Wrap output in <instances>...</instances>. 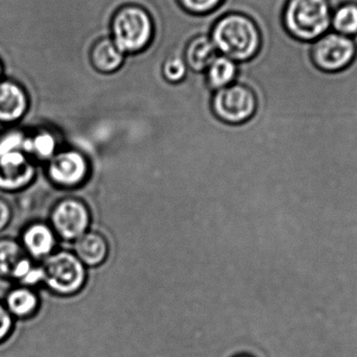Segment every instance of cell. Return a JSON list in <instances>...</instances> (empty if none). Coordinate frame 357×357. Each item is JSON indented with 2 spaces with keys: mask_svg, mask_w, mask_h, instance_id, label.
I'll return each instance as SVG.
<instances>
[{
  "mask_svg": "<svg viewBox=\"0 0 357 357\" xmlns=\"http://www.w3.org/2000/svg\"><path fill=\"white\" fill-rule=\"evenodd\" d=\"M209 37L218 54L237 64L249 62L261 48L259 26L253 18L239 12H229L212 25Z\"/></svg>",
  "mask_w": 357,
  "mask_h": 357,
  "instance_id": "1",
  "label": "cell"
},
{
  "mask_svg": "<svg viewBox=\"0 0 357 357\" xmlns=\"http://www.w3.org/2000/svg\"><path fill=\"white\" fill-rule=\"evenodd\" d=\"M331 14L329 0H285L281 21L289 37L310 44L331 31Z\"/></svg>",
  "mask_w": 357,
  "mask_h": 357,
  "instance_id": "2",
  "label": "cell"
},
{
  "mask_svg": "<svg viewBox=\"0 0 357 357\" xmlns=\"http://www.w3.org/2000/svg\"><path fill=\"white\" fill-rule=\"evenodd\" d=\"M154 33L152 15L139 4H125L113 15L110 37L127 56L146 50L154 39Z\"/></svg>",
  "mask_w": 357,
  "mask_h": 357,
  "instance_id": "3",
  "label": "cell"
},
{
  "mask_svg": "<svg viewBox=\"0 0 357 357\" xmlns=\"http://www.w3.org/2000/svg\"><path fill=\"white\" fill-rule=\"evenodd\" d=\"M357 54L356 40L333 31L308 44V59L314 69L326 75L347 70Z\"/></svg>",
  "mask_w": 357,
  "mask_h": 357,
  "instance_id": "4",
  "label": "cell"
},
{
  "mask_svg": "<svg viewBox=\"0 0 357 357\" xmlns=\"http://www.w3.org/2000/svg\"><path fill=\"white\" fill-rule=\"evenodd\" d=\"M41 266L44 271L43 285L54 295L73 297L85 285V266L70 252H54L41 262Z\"/></svg>",
  "mask_w": 357,
  "mask_h": 357,
  "instance_id": "5",
  "label": "cell"
},
{
  "mask_svg": "<svg viewBox=\"0 0 357 357\" xmlns=\"http://www.w3.org/2000/svg\"><path fill=\"white\" fill-rule=\"evenodd\" d=\"M212 108L222 121L241 123L253 116L257 109V96L250 86L234 83L216 90Z\"/></svg>",
  "mask_w": 357,
  "mask_h": 357,
  "instance_id": "6",
  "label": "cell"
},
{
  "mask_svg": "<svg viewBox=\"0 0 357 357\" xmlns=\"http://www.w3.org/2000/svg\"><path fill=\"white\" fill-rule=\"evenodd\" d=\"M90 215L83 202L75 197L61 199L52 207L50 225L56 236L71 241L85 234L89 226Z\"/></svg>",
  "mask_w": 357,
  "mask_h": 357,
  "instance_id": "7",
  "label": "cell"
},
{
  "mask_svg": "<svg viewBox=\"0 0 357 357\" xmlns=\"http://www.w3.org/2000/svg\"><path fill=\"white\" fill-rule=\"evenodd\" d=\"M38 165L23 151L0 156V192L17 193L33 184Z\"/></svg>",
  "mask_w": 357,
  "mask_h": 357,
  "instance_id": "8",
  "label": "cell"
},
{
  "mask_svg": "<svg viewBox=\"0 0 357 357\" xmlns=\"http://www.w3.org/2000/svg\"><path fill=\"white\" fill-rule=\"evenodd\" d=\"M45 171L52 184L60 188H73L85 180L88 165L85 157L77 151H59L45 163Z\"/></svg>",
  "mask_w": 357,
  "mask_h": 357,
  "instance_id": "9",
  "label": "cell"
},
{
  "mask_svg": "<svg viewBox=\"0 0 357 357\" xmlns=\"http://www.w3.org/2000/svg\"><path fill=\"white\" fill-rule=\"evenodd\" d=\"M31 104L33 98L22 84L8 77L0 81V125L2 127L18 126L29 114Z\"/></svg>",
  "mask_w": 357,
  "mask_h": 357,
  "instance_id": "10",
  "label": "cell"
},
{
  "mask_svg": "<svg viewBox=\"0 0 357 357\" xmlns=\"http://www.w3.org/2000/svg\"><path fill=\"white\" fill-rule=\"evenodd\" d=\"M56 238L58 236L50 222L33 220L23 227L18 241L25 255L41 264L56 252Z\"/></svg>",
  "mask_w": 357,
  "mask_h": 357,
  "instance_id": "11",
  "label": "cell"
},
{
  "mask_svg": "<svg viewBox=\"0 0 357 357\" xmlns=\"http://www.w3.org/2000/svg\"><path fill=\"white\" fill-rule=\"evenodd\" d=\"M2 302L16 321L31 320L38 314L42 306L41 297L35 289L19 284L6 291Z\"/></svg>",
  "mask_w": 357,
  "mask_h": 357,
  "instance_id": "12",
  "label": "cell"
},
{
  "mask_svg": "<svg viewBox=\"0 0 357 357\" xmlns=\"http://www.w3.org/2000/svg\"><path fill=\"white\" fill-rule=\"evenodd\" d=\"M59 139L48 128L27 129L24 153L36 163H47L59 152Z\"/></svg>",
  "mask_w": 357,
  "mask_h": 357,
  "instance_id": "13",
  "label": "cell"
},
{
  "mask_svg": "<svg viewBox=\"0 0 357 357\" xmlns=\"http://www.w3.org/2000/svg\"><path fill=\"white\" fill-rule=\"evenodd\" d=\"M127 54L113 41L110 36L98 40L90 50L92 67L104 75L116 73L123 67Z\"/></svg>",
  "mask_w": 357,
  "mask_h": 357,
  "instance_id": "14",
  "label": "cell"
},
{
  "mask_svg": "<svg viewBox=\"0 0 357 357\" xmlns=\"http://www.w3.org/2000/svg\"><path fill=\"white\" fill-rule=\"evenodd\" d=\"M218 54L209 35H197L187 42L184 60L189 70L195 73H204Z\"/></svg>",
  "mask_w": 357,
  "mask_h": 357,
  "instance_id": "15",
  "label": "cell"
},
{
  "mask_svg": "<svg viewBox=\"0 0 357 357\" xmlns=\"http://www.w3.org/2000/svg\"><path fill=\"white\" fill-rule=\"evenodd\" d=\"M208 87L214 90L228 87L236 83L238 77V64L227 56L218 54L215 60L204 73Z\"/></svg>",
  "mask_w": 357,
  "mask_h": 357,
  "instance_id": "16",
  "label": "cell"
},
{
  "mask_svg": "<svg viewBox=\"0 0 357 357\" xmlns=\"http://www.w3.org/2000/svg\"><path fill=\"white\" fill-rule=\"evenodd\" d=\"M77 257L90 266H98L106 259L108 245L106 239L98 233H85L75 243Z\"/></svg>",
  "mask_w": 357,
  "mask_h": 357,
  "instance_id": "17",
  "label": "cell"
},
{
  "mask_svg": "<svg viewBox=\"0 0 357 357\" xmlns=\"http://www.w3.org/2000/svg\"><path fill=\"white\" fill-rule=\"evenodd\" d=\"M331 31L356 39L357 37V2H343L333 8Z\"/></svg>",
  "mask_w": 357,
  "mask_h": 357,
  "instance_id": "18",
  "label": "cell"
},
{
  "mask_svg": "<svg viewBox=\"0 0 357 357\" xmlns=\"http://www.w3.org/2000/svg\"><path fill=\"white\" fill-rule=\"evenodd\" d=\"M24 255L18 238L0 237V279L10 281L15 266Z\"/></svg>",
  "mask_w": 357,
  "mask_h": 357,
  "instance_id": "19",
  "label": "cell"
},
{
  "mask_svg": "<svg viewBox=\"0 0 357 357\" xmlns=\"http://www.w3.org/2000/svg\"><path fill=\"white\" fill-rule=\"evenodd\" d=\"M189 69L184 60V50L172 52L163 61L161 75L169 84H180L186 79Z\"/></svg>",
  "mask_w": 357,
  "mask_h": 357,
  "instance_id": "20",
  "label": "cell"
},
{
  "mask_svg": "<svg viewBox=\"0 0 357 357\" xmlns=\"http://www.w3.org/2000/svg\"><path fill=\"white\" fill-rule=\"evenodd\" d=\"M27 129L18 127H6L0 131V156L8 153L23 151Z\"/></svg>",
  "mask_w": 357,
  "mask_h": 357,
  "instance_id": "21",
  "label": "cell"
},
{
  "mask_svg": "<svg viewBox=\"0 0 357 357\" xmlns=\"http://www.w3.org/2000/svg\"><path fill=\"white\" fill-rule=\"evenodd\" d=\"M178 2L181 8L189 14L206 16L218 10L225 0H178Z\"/></svg>",
  "mask_w": 357,
  "mask_h": 357,
  "instance_id": "22",
  "label": "cell"
},
{
  "mask_svg": "<svg viewBox=\"0 0 357 357\" xmlns=\"http://www.w3.org/2000/svg\"><path fill=\"white\" fill-rule=\"evenodd\" d=\"M16 320L10 316L2 300H0V345L6 343L14 333Z\"/></svg>",
  "mask_w": 357,
  "mask_h": 357,
  "instance_id": "23",
  "label": "cell"
},
{
  "mask_svg": "<svg viewBox=\"0 0 357 357\" xmlns=\"http://www.w3.org/2000/svg\"><path fill=\"white\" fill-rule=\"evenodd\" d=\"M44 282V271L41 264H36L33 266L29 274L18 283L19 285L23 287H31V289H37L39 285H43Z\"/></svg>",
  "mask_w": 357,
  "mask_h": 357,
  "instance_id": "24",
  "label": "cell"
},
{
  "mask_svg": "<svg viewBox=\"0 0 357 357\" xmlns=\"http://www.w3.org/2000/svg\"><path fill=\"white\" fill-rule=\"evenodd\" d=\"M14 216L12 205L8 203V199L0 197V233L3 232L8 228Z\"/></svg>",
  "mask_w": 357,
  "mask_h": 357,
  "instance_id": "25",
  "label": "cell"
},
{
  "mask_svg": "<svg viewBox=\"0 0 357 357\" xmlns=\"http://www.w3.org/2000/svg\"><path fill=\"white\" fill-rule=\"evenodd\" d=\"M2 79H4V69L2 62L0 61V81H1Z\"/></svg>",
  "mask_w": 357,
  "mask_h": 357,
  "instance_id": "26",
  "label": "cell"
},
{
  "mask_svg": "<svg viewBox=\"0 0 357 357\" xmlns=\"http://www.w3.org/2000/svg\"><path fill=\"white\" fill-rule=\"evenodd\" d=\"M234 357H255V356H251V354H238V356H235Z\"/></svg>",
  "mask_w": 357,
  "mask_h": 357,
  "instance_id": "27",
  "label": "cell"
}]
</instances>
